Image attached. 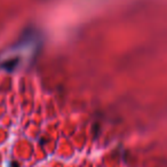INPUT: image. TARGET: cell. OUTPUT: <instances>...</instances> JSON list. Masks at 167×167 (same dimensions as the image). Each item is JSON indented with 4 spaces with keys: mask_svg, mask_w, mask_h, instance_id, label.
<instances>
[{
    "mask_svg": "<svg viewBox=\"0 0 167 167\" xmlns=\"http://www.w3.org/2000/svg\"><path fill=\"white\" fill-rule=\"evenodd\" d=\"M9 167H20V165L16 161H12V163L9 164Z\"/></svg>",
    "mask_w": 167,
    "mask_h": 167,
    "instance_id": "cell-1",
    "label": "cell"
}]
</instances>
